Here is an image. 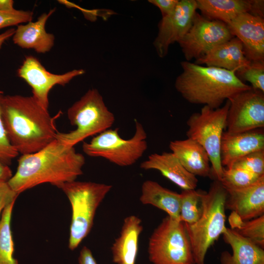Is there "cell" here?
Returning <instances> with one entry per match:
<instances>
[{"instance_id": "1", "label": "cell", "mask_w": 264, "mask_h": 264, "mask_svg": "<svg viewBox=\"0 0 264 264\" xmlns=\"http://www.w3.org/2000/svg\"><path fill=\"white\" fill-rule=\"evenodd\" d=\"M0 110L8 139L19 154L35 153L56 139L55 118L32 96L3 95Z\"/></svg>"}, {"instance_id": "2", "label": "cell", "mask_w": 264, "mask_h": 264, "mask_svg": "<svg viewBox=\"0 0 264 264\" xmlns=\"http://www.w3.org/2000/svg\"><path fill=\"white\" fill-rule=\"evenodd\" d=\"M84 156L74 147H67L56 139L41 150L22 155L17 171L7 182L18 194L44 183L57 184L72 181L83 174Z\"/></svg>"}, {"instance_id": "3", "label": "cell", "mask_w": 264, "mask_h": 264, "mask_svg": "<svg viewBox=\"0 0 264 264\" xmlns=\"http://www.w3.org/2000/svg\"><path fill=\"white\" fill-rule=\"evenodd\" d=\"M181 66L182 72L176 78L175 88L191 104L217 109L235 94L252 88L231 71L187 61Z\"/></svg>"}, {"instance_id": "4", "label": "cell", "mask_w": 264, "mask_h": 264, "mask_svg": "<svg viewBox=\"0 0 264 264\" xmlns=\"http://www.w3.org/2000/svg\"><path fill=\"white\" fill-rule=\"evenodd\" d=\"M227 196V191L221 182L215 180L207 192H202V213L198 220L192 224L183 222L195 264H204L209 248L226 227L225 210Z\"/></svg>"}, {"instance_id": "5", "label": "cell", "mask_w": 264, "mask_h": 264, "mask_svg": "<svg viewBox=\"0 0 264 264\" xmlns=\"http://www.w3.org/2000/svg\"><path fill=\"white\" fill-rule=\"evenodd\" d=\"M67 115L76 129L67 132H58L56 139L67 147H74L87 138L110 129L115 121L114 114L95 88L89 89L70 107Z\"/></svg>"}, {"instance_id": "6", "label": "cell", "mask_w": 264, "mask_h": 264, "mask_svg": "<svg viewBox=\"0 0 264 264\" xmlns=\"http://www.w3.org/2000/svg\"><path fill=\"white\" fill-rule=\"evenodd\" d=\"M68 198L72 208L68 248L74 250L90 231L97 208L112 186L72 181L57 184Z\"/></svg>"}, {"instance_id": "7", "label": "cell", "mask_w": 264, "mask_h": 264, "mask_svg": "<svg viewBox=\"0 0 264 264\" xmlns=\"http://www.w3.org/2000/svg\"><path fill=\"white\" fill-rule=\"evenodd\" d=\"M134 122L135 132L132 138L123 139L118 133V128L109 129L95 135L90 142H84L83 152L88 156L104 158L119 166L134 164L148 148L143 126L136 120Z\"/></svg>"}, {"instance_id": "8", "label": "cell", "mask_w": 264, "mask_h": 264, "mask_svg": "<svg viewBox=\"0 0 264 264\" xmlns=\"http://www.w3.org/2000/svg\"><path fill=\"white\" fill-rule=\"evenodd\" d=\"M226 101L221 107L212 109L204 106L199 112L193 113L187 121V138L199 143L205 150L211 164V175L220 181L223 167L220 160L221 141L229 108Z\"/></svg>"}, {"instance_id": "9", "label": "cell", "mask_w": 264, "mask_h": 264, "mask_svg": "<svg viewBox=\"0 0 264 264\" xmlns=\"http://www.w3.org/2000/svg\"><path fill=\"white\" fill-rule=\"evenodd\" d=\"M148 252L153 264H195L184 223L169 216L151 235Z\"/></svg>"}, {"instance_id": "10", "label": "cell", "mask_w": 264, "mask_h": 264, "mask_svg": "<svg viewBox=\"0 0 264 264\" xmlns=\"http://www.w3.org/2000/svg\"><path fill=\"white\" fill-rule=\"evenodd\" d=\"M233 37L226 23L196 13L191 27L178 43L185 59L190 61L202 57L214 47Z\"/></svg>"}, {"instance_id": "11", "label": "cell", "mask_w": 264, "mask_h": 264, "mask_svg": "<svg viewBox=\"0 0 264 264\" xmlns=\"http://www.w3.org/2000/svg\"><path fill=\"white\" fill-rule=\"evenodd\" d=\"M230 102L225 131L237 134L264 127V94L251 88L239 92Z\"/></svg>"}, {"instance_id": "12", "label": "cell", "mask_w": 264, "mask_h": 264, "mask_svg": "<svg viewBox=\"0 0 264 264\" xmlns=\"http://www.w3.org/2000/svg\"><path fill=\"white\" fill-rule=\"evenodd\" d=\"M85 72L83 69H75L63 74H54L48 71L37 58L31 55L25 58L17 71L18 76L31 88L32 96L47 110L49 93L55 86H65Z\"/></svg>"}, {"instance_id": "13", "label": "cell", "mask_w": 264, "mask_h": 264, "mask_svg": "<svg viewBox=\"0 0 264 264\" xmlns=\"http://www.w3.org/2000/svg\"><path fill=\"white\" fill-rule=\"evenodd\" d=\"M195 0H179L174 10L162 17L158 24V34L154 45L160 58L166 56L169 46L178 42L191 27L196 14Z\"/></svg>"}, {"instance_id": "14", "label": "cell", "mask_w": 264, "mask_h": 264, "mask_svg": "<svg viewBox=\"0 0 264 264\" xmlns=\"http://www.w3.org/2000/svg\"><path fill=\"white\" fill-rule=\"evenodd\" d=\"M226 24L232 35L242 42L249 61L264 62V17L246 12Z\"/></svg>"}, {"instance_id": "15", "label": "cell", "mask_w": 264, "mask_h": 264, "mask_svg": "<svg viewBox=\"0 0 264 264\" xmlns=\"http://www.w3.org/2000/svg\"><path fill=\"white\" fill-rule=\"evenodd\" d=\"M225 190V209L236 213L243 221L264 215V176L248 187Z\"/></svg>"}, {"instance_id": "16", "label": "cell", "mask_w": 264, "mask_h": 264, "mask_svg": "<svg viewBox=\"0 0 264 264\" xmlns=\"http://www.w3.org/2000/svg\"><path fill=\"white\" fill-rule=\"evenodd\" d=\"M264 150V133L257 130L237 134L224 132L220 146V160L223 167L229 168L239 159Z\"/></svg>"}, {"instance_id": "17", "label": "cell", "mask_w": 264, "mask_h": 264, "mask_svg": "<svg viewBox=\"0 0 264 264\" xmlns=\"http://www.w3.org/2000/svg\"><path fill=\"white\" fill-rule=\"evenodd\" d=\"M251 63L245 55L242 42L234 37L214 47L204 56L196 60L195 63L231 71L237 75Z\"/></svg>"}, {"instance_id": "18", "label": "cell", "mask_w": 264, "mask_h": 264, "mask_svg": "<svg viewBox=\"0 0 264 264\" xmlns=\"http://www.w3.org/2000/svg\"><path fill=\"white\" fill-rule=\"evenodd\" d=\"M55 8L41 15L37 20L18 25L12 36L13 43L22 48L31 49L38 53L49 52L54 44L55 37L45 30L48 19Z\"/></svg>"}, {"instance_id": "19", "label": "cell", "mask_w": 264, "mask_h": 264, "mask_svg": "<svg viewBox=\"0 0 264 264\" xmlns=\"http://www.w3.org/2000/svg\"><path fill=\"white\" fill-rule=\"evenodd\" d=\"M140 167L159 171L183 190H194L198 185L197 177L188 172L172 152L152 154L141 163Z\"/></svg>"}, {"instance_id": "20", "label": "cell", "mask_w": 264, "mask_h": 264, "mask_svg": "<svg viewBox=\"0 0 264 264\" xmlns=\"http://www.w3.org/2000/svg\"><path fill=\"white\" fill-rule=\"evenodd\" d=\"M222 235L232 253L223 251L220 258L221 264H264L263 248L231 228L226 227Z\"/></svg>"}, {"instance_id": "21", "label": "cell", "mask_w": 264, "mask_h": 264, "mask_svg": "<svg viewBox=\"0 0 264 264\" xmlns=\"http://www.w3.org/2000/svg\"><path fill=\"white\" fill-rule=\"evenodd\" d=\"M142 230L141 220L137 216L131 215L125 219L120 235L111 248L114 263L136 264L138 240Z\"/></svg>"}, {"instance_id": "22", "label": "cell", "mask_w": 264, "mask_h": 264, "mask_svg": "<svg viewBox=\"0 0 264 264\" xmlns=\"http://www.w3.org/2000/svg\"><path fill=\"white\" fill-rule=\"evenodd\" d=\"M169 148L183 166L196 176H209L211 175L209 157L205 150L197 141L187 138L170 142Z\"/></svg>"}, {"instance_id": "23", "label": "cell", "mask_w": 264, "mask_h": 264, "mask_svg": "<svg viewBox=\"0 0 264 264\" xmlns=\"http://www.w3.org/2000/svg\"><path fill=\"white\" fill-rule=\"evenodd\" d=\"M180 194L167 189L157 182L147 180L142 185L141 202L165 211L168 216L179 220Z\"/></svg>"}, {"instance_id": "24", "label": "cell", "mask_w": 264, "mask_h": 264, "mask_svg": "<svg viewBox=\"0 0 264 264\" xmlns=\"http://www.w3.org/2000/svg\"><path fill=\"white\" fill-rule=\"evenodd\" d=\"M197 9L207 18L229 23L241 14H252L255 0H197Z\"/></svg>"}, {"instance_id": "25", "label": "cell", "mask_w": 264, "mask_h": 264, "mask_svg": "<svg viewBox=\"0 0 264 264\" xmlns=\"http://www.w3.org/2000/svg\"><path fill=\"white\" fill-rule=\"evenodd\" d=\"M15 202L6 206L0 220V264H19L14 257V244L11 229V220Z\"/></svg>"}, {"instance_id": "26", "label": "cell", "mask_w": 264, "mask_h": 264, "mask_svg": "<svg viewBox=\"0 0 264 264\" xmlns=\"http://www.w3.org/2000/svg\"><path fill=\"white\" fill-rule=\"evenodd\" d=\"M202 191L183 190L180 193L179 220L188 224L196 222L202 213L201 196Z\"/></svg>"}, {"instance_id": "27", "label": "cell", "mask_w": 264, "mask_h": 264, "mask_svg": "<svg viewBox=\"0 0 264 264\" xmlns=\"http://www.w3.org/2000/svg\"><path fill=\"white\" fill-rule=\"evenodd\" d=\"M263 176L240 168L223 167L220 182L225 189H239L254 184Z\"/></svg>"}, {"instance_id": "28", "label": "cell", "mask_w": 264, "mask_h": 264, "mask_svg": "<svg viewBox=\"0 0 264 264\" xmlns=\"http://www.w3.org/2000/svg\"><path fill=\"white\" fill-rule=\"evenodd\" d=\"M234 230L241 236L264 249V215L255 219L243 221L239 228Z\"/></svg>"}, {"instance_id": "29", "label": "cell", "mask_w": 264, "mask_h": 264, "mask_svg": "<svg viewBox=\"0 0 264 264\" xmlns=\"http://www.w3.org/2000/svg\"><path fill=\"white\" fill-rule=\"evenodd\" d=\"M231 167L243 169L259 176H264V150L244 156L237 160Z\"/></svg>"}, {"instance_id": "30", "label": "cell", "mask_w": 264, "mask_h": 264, "mask_svg": "<svg viewBox=\"0 0 264 264\" xmlns=\"http://www.w3.org/2000/svg\"><path fill=\"white\" fill-rule=\"evenodd\" d=\"M239 75L249 82L253 89L264 93V62H251Z\"/></svg>"}, {"instance_id": "31", "label": "cell", "mask_w": 264, "mask_h": 264, "mask_svg": "<svg viewBox=\"0 0 264 264\" xmlns=\"http://www.w3.org/2000/svg\"><path fill=\"white\" fill-rule=\"evenodd\" d=\"M3 95V92L0 90V162L9 165L19 153L11 144L2 121L0 103Z\"/></svg>"}, {"instance_id": "32", "label": "cell", "mask_w": 264, "mask_h": 264, "mask_svg": "<svg viewBox=\"0 0 264 264\" xmlns=\"http://www.w3.org/2000/svg\"><path fill=\"white\" fill-rule=\"evenodd\" d=\"M33 16V12L29 10L16 9L10 12L0 11V29L31 22Z\"/></svg>"}, {"instance_id": "33", "label": "cell", "mask_w": 264, "mask_h": 264, "mask_svg": "<svg viewBox=\"0 0 264 264\" xmlns=\"http://www.w3.org/2000/svg\"><path fill=\"white\" fill-rule=\"evenodd\" d=\"M19 195L11 188L7 182L0 183V215L6 206L15 201Z\"/></svg>"}, {"instance_id": "34", "label": "cell", "mask_w": 264, "mask_h": 264, "mask_svg": "<svg viewBox=\"0 0 264 264\" xmlns=\"http://www.w3.org/2000/svg\"><path fill=\"white\" fill-rule=\"evenodd\" d=\"M148 1L157 7L164 17L174 10L179 0H149Z\"/></svg>"}, {"instance_id": "35", "label": "cell", "mask_w": 264, "mask_h": 264, "mask_svg": "<svg viewBox=\"0 0 264 264\" xmlns=\"http://www.w3.org/2000/svg\"><path fill=\"white\" fill-rule=\"evenodd\" d=\"M78 262L79 264H98L90 250L86 246L80 251Z\"/></svg>"}, {"instance_id": "36", "label": "cell", "mask_w": 264, "mask_h": 264, "mask_svg": "<svg viewBox=\"0 0 264 264\" xmlns=\"http://www.w3.org/2000/svg\"><path fill=\"white\" fill-rule=\"evenodd\" d=\"M12 176L9 165L0 162V183L8 182Z\"/></svg>"}, {"instance_id": "37", "label": "cell", "mask_w": 264, "mask_h": 264, "mask_svg": "<svg viewBox=\"0 0 264 264\" xmlns=\"http://www.w3.org/2000/svg\"><path fill=\"white\" fill-rule=\"evenodd\" d=\"M14 3L12 0H0V11L10 12L15 11Z\"/></svg>"}, {"instance_id": "38", "label": "cell", "mask_w": 264, "mask_h": 264, "mask_svg": "<svg viewBox=\"0 0 264 264\" xmlns=\"http://www.w3.org/2000/svg\"><path fill=\"white\" fill-rule=\"evenodd\" d=\"M15 29L10 28L0 34V49L6 41L13 36Z\"/></svg>"}]
</instances>
